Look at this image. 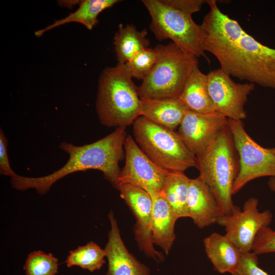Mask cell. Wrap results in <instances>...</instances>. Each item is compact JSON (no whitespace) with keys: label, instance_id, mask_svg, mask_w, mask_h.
<instances>
[{"label":"cell","instance_id":"9","mask_svg":"<svg viewBox=\"0 0 275 275\" xmlns=\"http://www.w3.org/2000/svg\"><path fill=\"white\" fill-rule=\"evenodd\" d=\"M258 200L248 199L242 209L235 205L233 211L225 214L218 224L224 227L225 235L235 244L241 253L252 251L254 238L262 227L268 226L273 215L269 210L259 211Z\"/></svg>","mask_w":275,"mask_h":275},{"label":"cell","instance_id":"23","mask_svg":"<svg viewBox=\"0 0 275 275\" xmlns=\"http://www.w3.org/2000/svg\"><path fill=\"white\" fill-rule=\"evenodd\" d=\"M106 253L97 244L90 241L69 252L65 263L68 267L77 266L91 272L101 269L105 263Z\"/></svg>","mask_w":275,"mask_h":275},{"label":"cell","instance_id":"11","mask_svg":"<svg viewBox=\"0 0 275 275\" xmlns=\"http://www.w3.org/2000/svg\"><path fill=\"white\" fill-rule=\"evenodd\" d=\"M125 161L118 178V185L129 183L144 189L160 191L170 172L154 162L139 147L130 135L124 143Z\"/></svg>","mask_w":275,"mask_h":275},{"label":"cell","instance_id":"30","mask_svg":"<svg viewBox=\"0 0 275 275\" xmlns=\"http://www.w3.org/2000/svg\"><path fill=\"white\" fill-rule=\"evenodd\" d=\"M267 185L269 189L275 193V177H270L267 181Z\"/></svg>","mask_w":275,"mask_h":275},{"label":"cell","instance_id":"13","mask_svg":"<svg viewBox=\"0 0 275 275\" xmlns=\"http://www.w3.org/2000/svg\"><path fill=\"white\" fill-rule=\"evenodd\" d=\"M228 122L227 118L215 111L201 113L188 111L179 126L178 133L197 157L207 148Z\"/></svg>","mask_w":275,"mask_h":275},{"label":"cell","instance_id":"5","mask_svg":"<svg viewBox=\"0 0 275 275\" xmlns=\"http://www.w3.org/2000/svg\"><path fill=\"white\" fill-rule=\"evenodd\" d=\"M236 152L227 124L197 156L199 176L210 188L225 214H230L235 206L232 191L239 169Z\"/></svg>","mask_w":275,"mask_h":275},{"label":"cell","instance_id":"3","mask_svg":"<svg viewBox=\"0 0 275 275\" xmlns=\"http://www.w3.org/2000/svg\"><path fill=\"white\" fill-rule=\"evenodd\" d=\"M132 78L125 64L118 63L102 72L96 106L103 125L126 128L141 116V100Z\"/></svg>","mask_w":275,"mask_h":275},{"label":"cell","instance_id":"15","mask_svg":"<svg viewBox=\"0 0 275 275\" xmlns=\"http://www.w3.org/2000/svg\"><path fill=\"white\" fill-rule=\"evenodd\" d=\"M111 228L104 249L108 260L106 275H151L149 268L130 254L125 245L114 213L108 215Z\"/></svg>","mask_w":275,"mask_h":275},{"label":"cell","instance_id":"20","mask_svg":"<svg viewBox=\"0 0 275 275\" xmlns=\"http://www.w3.org/2000/svg\"><path fill=\"white\" fill-rule=\"evenodd\" d=\"M146 30L139 31L132 24H120L114 37V48L118 63L125 64L135 53L149 48Z\"/></svg>","mask_w":275,"mask_h":275},{"label":"cell","instance_id":"29","mask_svg":"<svg viewBox=\"0 0 275 275\" xmlns=\"http://www.w3.org/2000/svg\"><path fill=\"white\" fill-rule=\"evenodd\" d=\"M8 140L2 129H0V173L11 178L16 174L12 170L8 158Z\"/></svg>","mask_w":275,"mask_h":275},{"label":"cell","instance_id":"8","mask_svg":"<svg viewBox=\"0 0 275 275\" xmlns=\"http://www.w3.org/2000/svg\"><path fill=\"white\" fill-rule=\"evenodd\" d=\"M228 126L238 155L239 173L232 194L262 177H275V154L256 143L246 131L242 120L228 119Z\"/></svg>","mask_w":275,"mask_h":275},{"label":"cell","instance_id":"10","mask_svg":"<svg viewBox=\"0 0 275 275\" xmlns=\"http://www.w3.org/2000/svg\"><path fill=\"white\" fill-rule=\"evenodd\" d=\"M207 75L208 90L215 112L230 119H245L244 105L255 85L235 82L220 68L210 71Z\"/></svg>","mask_w":275,"mask_h":275},{"label":"cell","instance_id":"19","mask_svg":"<svg viewBox=\"0 0 275 275\" xmlns=\"http://www.w3.org/2000/svg\"><path fill=\"white\" fill-rule=\"evenodd\" d=\"M207 84V75L197 67L186 80L178 100L188 111L201 113L215 112Z\"/></svg>","mask_w":275,"mask_h":275},{"label":"cell","instance_id":"24","mask_svg":"<svg viewBox=\"0 0 275 275\" xmlns=\"http://www.w3.org/2000/svg\"><path fill=\"white\" fill-rule=\"evenodd\" d=\"M58 260L51 253L34 251L28 256L23 266L26 275H57Z\"/></svg>","mask_w":275,"mask_h":275},{"label":"cell","instance_id":"31","mask_svg":"<svg viewBox=\"0 0 275 275\" xmlns=\"http://www.w3.org/2000/svg\"><path fill=\"white\" fill-rule=\"evenodd\" d=\"M270 150L275 154V147L272 148H270Z\"/></svg>","mask_w":275,"mask_h":275},{"label":"cell","instance_id":"14","mask_svg":"<svg viewBox=\"0 0 275 275\" xmlns=\"http://www.w3.org/2000/svg\"><path fill=\"white\" fill-rule=\"evenodd\" d=\"M187 207L188 217L201 229L217 224L225 215L215 196L200 176L190 179Z\"/></svg>","mask_w":275,"mask_h":275},{"label":"cell","instance_id":"25","mask_svg":"<svg viewBox=\"0 0 275 275\" xmlns=\"http://www.w3.org/2000/svg\"><path fill=\"white\" fill-rule=\"evenodd\" d=\"M156 59L154 48L149 47L135 53L125 64L132 78L143 80L152 70Z\"/></svg>","mask_w":275,"mask_h":275},{"label":"cell","instance_id":"22","mask_svg":"<svg viewBox=\"0 0 275 275\" xmlns=\"http://www.w3.org/2000/svg\"><path fill=\"white\" fill-rule=\"evenodd\" d=\"M189 180L184 172L170 171L160 191L178 218L188 217L187 197Z\"/></svg>","mask_w":275,"mask_h":275},{"label":"cell","instance_id":"26","mask_svg":"<svg viewBox=\"0 0 275 275\" xmlns=\"http://www.w3.org/2000/svg\"><path fill=\"white\" fill-rule=\"evenodd\" d=\"M256 255L275 252V231L268 226L262 227L253 242L252 251Z\"/></svg>","mask_w":275,"mask_h":275},{"label":"cell","instance_id":"27","mask_svg":"<svg viewBox=\"0 0 275 275\" xmlns=\"http://www.w3.org/2000/svg\"><path fill=\"white\" fill-rule=\"evenodd\" d=\"M237 272L240 275H269L259 267L257 255L252 252L242 253Z\"/></svg>","mask_w":275,"mask_h":275},{"label":"cell","instance_id":"4","mask_svg":"<svg viewBox=\"0 0 275 275\" xmlns=\"http://www.w3.org/2000/svg\"><path fill=\"white\" fill-rule=\"evenodd\" d=\"M156 59L152 70L138 87L141 99H178L198 58L173 42L154 48Z\"/></svg>","mask_w":275,"mask_h":275},{"label":"cell","instance_id":"18","mask_svg":"<svg viewBox=\"0 0 275 275\" xmlns=\"http://www.w3.org/2000/svg\"><path fill=\"white\" fill-rule=\"evenodd\" d=\"M141 100V116L172 130L180 125L188 111L178 99Z\"/></svg>","mask_w":275,"mask_h":275},{"label":"cell","instance_id":"2","mask_svg":"<svg viewBox=\"0 0 275 275\" xmlns=\"http://www.w3.org/2000/svg\"><path fill=\"white\" fill-rule=\"evenodd\" d=\"M126 128L118 127L110 134L91 144L75 146L62 142L60 148L69 154L66 164L54 172L43 177H26L16 174L11 177L12 187L24 191L35 189L44 195L58 180L78 171L97 170L101 171L105 179L118 189L121 170L119 162L124 157Z\"/></svg>","mask_w":275,"mask_h":275},{"label":"cell","instance_id":"1","mask_svg":"<svg viewBox=\"0 0 275 275\" xmlns=\"http://www.w3.org/2000/svg\"><path fill=\"white\" fill-rule=\"evenodd\" d=\"M209 11L201 26L202 47L212 54L220 68L230 76L265 88L275 89V48L248 34L238 22L224 13L215 0H207Z\"/></svg>","mask_w":275,"mask_h":275},{"label":"cell","instance_id":"16","mask_svg":"<svg viewBox=\"0 0 275 275\" xmlns=\"http://www.w3.org/2000/svg\"><path fill=\"white\" fill-rule=\"evenodd\" d=\"M152 202V240L168 255L176 239L175 226L178 219L160 191L146 189Z\"/></svg>","mask_w":275,"mask_h":275},{"label":"cell","instance_id":"6","mask_svg":"<svg viewBox=\"0 0 275 275\" xmlns=\"http://www.w3.org/2000/svg\"><path fill=\"white\" fill-rule=\"evenodd\" d=\"M134 140L141 149L156 164L171 172H184L197 168L196 156L179 134L140 116L133 123Z\"/></svg>","mask_w":275,"mask_h":275},{"label":"cell","instance_id":"32","mask_svg":"<svg viewBox=\"0 0 275 275\" xmlns=\"http://www.w3.org/2000/svg\"><path fill=\"white\" fill-rule=\"evenodd\" d=\"M232 275H240L237 272H236L232 274Z\"/></svg>","mask_w":275,"mask_h":275},{"label":"cell","instance_id":"7","mask_svg":"<svg viewBox=\"0 0 275 275\" xmlns=\"http://www.w3.org/2000/svg\"><path fill=\"white\" fill-rule=\"evenodd\" d=\"M142 2L150 15V28L157 40L170 39L197 58L207 59L202 47L205 31L191 15L166 5L161 0H143Z\"/></svg>","mask_w":275,"mask_h":275},{"label":"cell","instance_id":"28","mask_svg":"<svg viewBox=\"0 0 275 275\" xmlns=\"http://www.w3.org/2000/svg\"><path fill=\"white\" fill-rule=\"evenodd\" d=\"M166 5L191 15L200 10L202 5L207 3L204 0H161Z\"/></svg>","mask_w":275,"mask_h":275},{"label":"cell","instance_id":"17","mask_svg":"<svg viewBox=\"0 0 275 275\" xmlns=\"http://www.w3.org/2000/svg\"><path fill=\"white\" fill-rule=\"evenodd\" d=\"M203 243L215 270L232 274L237 271L242 253L225 234L214 232L204 239Z\"/></svg>","mask_w":275,"mask_h":275},{"label":"cell","instance_id":"12","mask_svg":"<svg viewBox=\"0 0 275 275\" xmlns=\"http://www.w3.org/2000/svg\"><path fill=\"white\" fill-rule=\"evenodd\" d=\"M117 189L135 218L134 237L140 250L157 262L162 261L164 257L154 248L152 240V202L149 194L129 183L119 184Z\"/></svg>","mask_w":275,"mask_h":275},{"label":"cell","instance_id":"21","mask_svg":"<svg viewBox=\"0 0 275 275\" xmlns=\"http://www.w3.org/2000/svg\"><path fill=\"white\" fill-rule=\"evenodd\" d=\"M117 0H84L81 1L79 8L65 18L55 21L45 28L35 32L39 37L45 32L62 24L71 22H79L91 30L98 23V16L103 10L113 6Z\"/></svg>","mask_w":275,"mask_h":275}]
</instances>
